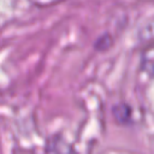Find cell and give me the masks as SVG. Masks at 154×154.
<instances>
[{"label":"cell","instance_id":"cell-1","mask_svg":"<svg viewBox=\"0 0 154 154\" xmlns=\"http://www.w3.org/2000/svg\"><path fill=\"white\" fill-rule=\"evenodd\" d=\"M113 112H114V117L120 123H126L130 117V108L126 105H117Z\"/></svg>","mask_w":154,"mask_h":154}]
</instances>
